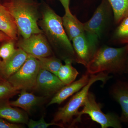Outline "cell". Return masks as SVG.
I'll use <instances>...</instances> for the list:
<instances>
[{
  "label": "cell",
  "mask_w": 128,
  "mask_h": 128,
  "mask_svg": "<svg viewBox=\"0 0 128 128\" xmlns=\"http://www.w3.org/2000/svg\"><path fill=\"white\" fill-rule=\"evenodd\" d=\"M114 37L120 43L128 44V16L121 21L115 31Z\"/></svg>",
  "instance_id": "44dd1931"
},
{
  "label": "cell",
  "mask_w": 128,
  "mask_h": 128,
  "mask_svg": "<svg viewBox=\"0 0 128 128\" xmlns=\"http://www.w3.org/2000/svg\"><path fill=\"white\" fill-rule=\"evenodd\" d=\"M82 107V110L80 111L78 116L73 120L70 127H72L80 122L82 115L87 114L92 121L100 124L102 128H122L120 118L112 113L104 114L101 110L102 105L97 102L95 96L91 92H89Z\"/></svg>",
  "instance_id": "5b68a950"
},
{
  "label": "cell",
  "mask_w": 128,
  "mask_h": 128,
  "mask_svg": "<svg viewBox=\"0 0 128 128\" xmlns=\"http://www.w3.org/2000/svg\"><path fill=\"white\" fill-rule=\"evenodd\" d=\"M107 9L105 4L102 3L96 9L92 18L84 23L86 36L90 41L97 44L107 19L108 12Z\"/></svg>",
  "instance_id": "ba28073f"
},
{
  "label": "cell",
  "mask_w": 128,
  "mask_h": 128,
  "mask_svg": "<svg viewBox=\"0 0 128 128\" xmlns=\"http://www.w3.org/2000/svg\"><path fill=\"white\" fill-rule=\"evenodd\" d=\"M111 94L121 106L122 122L128 124V83L123 81L116 82L112 88Z\"/></svg>",
  "instance_id": "5bb4252c"
},
{
  "label": "cell",
  "mask_w": 128,
  "mask_h": 128,
  "mask_svg": "<svg viewBox=\"0 0 128 128\" xmlns=\"http://www.w3.org/2000/svg\"><path fill=\"white\" fill-rule=\"evenodd\" d=\"M28 54L20 48L16 49L14 54L7 59L0 62V76L7 80L20 68L27 59Z\"/></svg>",
  "instance_id": "8fae6325"
},
{
  "label": "cell",
  "mask_w": 128,
  "mask_h": 128,
  "mask_svg": "<svg viewBox=\"0 0 128 128\" xmlns=\"http://www.w3.org/2000/svg\"></svg>",
  "instance_id": "f1b7e54d"
},
{
  "label": "cell",
  "mask_w": 128,
  "mask_h": 128,
  "mask_svg": "<svg viewBox=\"0 0 128 128\" xmlns=\"http://www.w3.org/2000/svg\"><path fill=\"white\" fill-rule=\"evenodd\" d=\"M64 86L57 76L40 68L34 89L49 96L54 95Z\"/></svg>",
  "instance_id": "30bf717a"
},
{
  "label": "cell",
  "mask_w": 128,
  "mask_h": 128,
  "mask_svg": "<svg viewBox=\"0 0 128 128\" xmlns=\"http://www.w3.org/2000/svg\"><path fill=\"white\" fill-rule=\"evenodd\" d=\"M90 75L87 72L79 80L64 86L54 95L48 104V106L56 104H60L67 98L79 91L88 83Z\"/></svg>",
  "instance_id": "7c38bea8"
},
{
  "label": "cell",
  "mask_w": 128,
  "mask_h": 128,
  "mask_svg": "<svg viewBox=\"0 0 128 128\" xmlns=\"http://www.w3.org/2000/svg\"><path fill=\"white\" fill-rule=\"evenodd\" d=\"M1 60H0V62H1Z\"/></svg>",
  "instance_id": "f546056e"
},
{
  "label": "cell",
  "mask_w": 128,
  "mask_h": 128,
  "mask_svg": "<svg viewBox=\"0 0 128 128\" xmlns=\"http://www.w3.org/2000/svg\"><path fill=\"white\" fill-rule=\"evenodd\" d=\"M0 31L12 40L18 39V30L13 17L4 5L0 4Z\"/></svg>",
  "instance_id": "9a60e30c"
},
{
  "label": "cell",
  "mask_w": 128,
  "mask_h": 128,
  "mask_svg": "<svg viewBox=\"0 0 128 128\" xmlns=\"http://www.w3.org/2000/svg\"><path fill=\"white\" fill-rule=\"evenodd\" d=\"M63 6L65 12L70 11V0H59Z\"/></svg>",
  "instance_id": "484cf974"
},
{
  "label": "cell",
  "mask_w": 128,
  "mask_h": 128,
  "mask_svg": "<svg viewBox=\"0 0 128 128\" xmlns=\"http://www.w3.org/2000/svg\"></svg>",
  "instance_id": "4dcf8cb0"
},
{
  "label": "cell",
  "mask_w": 128,
  "mask_h": 128,
  "mask_svg": "<svg viewBox=\"0 0 128 128\" xmlns=\"http://www.w3.org/2000/svg\"><path fill=\"white\" fill-rule=\"evenodd\" d=\"M128 44L120 48L104 46L98 48L87 67L90 74L100 72L121 75L128 70Z\"/></svg>",
  "instance_id": "6da1fadb"
},
{
  "label": "cell",
  "mask_w": 128,
  "mask_h": 128,
  "mask_svg": "<svg viewBox=\"0 0 128 128\" xmlns=\"http://www.w3.org/2000/svg\"><path fill=\"white\" fill-rule=\"evenodd\" d=\"M112 6L114 22L118 23L128 16V0H108Z\"/></svg>",
  "instance_id": "d6986e66"
},
{
  "label": "cell",
  "mask_w": 128,
  "mask_h": 128,
  "mask_svg": "<svg viewBox=\"0 0 128 128\" xmlns=\"http://www.w3.org/2000/svg\"><path fill=\"white\" fill-rule=\"evenodd\" d=\"M14 40H10L0 48V57L3 60L8 59L13 54L16 50L14 45Z\"/></svg>",
  "instance_id": "603a6c76"
},
{
  "label": "cell",
  "mask_w": 128,
  "mask_h": 128,
  "mask_svg": "<svg viewBox=\"0 0 128 128\" xmlns=\"http://www.w3.org/2000/svg\"><path fill=\"white\" fill-rule=\"evenodd\" d=\"M12 40L4 32L0 31V42L8 41Z\"/></svg>",
  "instance_id": "4316f807"
},
{
  "label": "cell",
  "mask_w": 128,
  "mask_h": 128,
  "mask_svg": "<svg viewBox=\"0 0 128 128\" xmlns=\"http://www.w3.org/2000/svg\"><path fill=\"white\" fill-rule=\"evenodd\" d=\"M112 78L108 74L104 72L90 74L88 83L72 96L64 106L59 108L54 115L53 122L60 124L63 127L64 124H70V125L74 120V117L76 118L78 116L79 108L84 105L92 85L98 81L105 84Z\"/></svg>",
  "instance_id": "277c9868"
},
{
  "label": "cell",
  "mask_w": 128,
  "mask_h": 128,
  "mask_svg": "<svg viewBox=\"0 0 128 128\" xmlns=\"http://www.w3.org/2000/svg\"><path fill=\"white\" fill-rule=\"evenodd\" d=\"M23 127L18 124L11 122L0 118V128H22Z\"/></svg>",
  "instance_id": "d4e9b609"
},
{
  "label": "cell",
  "mask_w": 128,
  "mask_h": 128,
  "mask_svg": "<svg viewBox=\"0 0 128 128\" xmlns=\"http://www.w3.org/2000/svg\"><path fill=\"white\" fill-rule=\"evenodd\" d=\"M3 80H2V78H1L0 76V82L2 81Z\"/></svg>",
  "instance_id": "83f0119b"
},
{
  "label": "cell",
  "mask_w": 128,
  "mask_h": 128,
  "mask_svg": "<svg viewBox=\"0 0 128 128\" xmlns=\"http://www.w3.org/2000/svg\"><path fill=\"white\" fill-rule=\"evenodd\" d=\"M40 26L52 45L62 54V57L65 60L71 59L76 62L75 52L65 32L62 18L47 6L43 12Z\"/></svg>",
  "instance_id": "7a4b0ae2"
},
{
  "label": "cell",
  "mask_w": 128,
  "mask_h": 128,
  "mask_svg": "<svg viewBox=\"0 0 128 128\" xmlns=\"http://www.w3.org/2000/svg\"><path fill=\"white\" fill-rule=\"evenodd\" d=\"M20 92L7 80L0 82V99H9Z\"/></svg>",
  "instance_id": "7402d4cb"
},
{
  "label": "cell",
  "mask_w": 128,
  "mask_h": 128,
  "mask_svg": "<svg viewBox=\"0 0 128 128\" xmlns=\"http://www.w3.org/2000/svg\"><path fill=\"white\" fill-rule=\"evenodd\" d=\"M43 97L38 96L29 93L25 90H21L18 98L15 101L10 102L12 106L21 108L25 112L29 113L34 107L43 100Z\"/></svg>",
  "instance_id": "e0dca14e"
},
{
  "label": "cell",
  "mask_w": 128,
  "mask_h": 128,
  "mask_svg": "<svg viewBox=\"0 0 128 128\" xmlns=\"http://www.w3.org/2000/svg\"><path fill=\"white\" fill-rule=\"evenodd\" d=\"M73 60L70 58L64 60L65 64L62 65L57 73V76L65 85L74 81L79 72L72 66Z\"/></svg>",
  "instance_id": "ac0fdd59"
},
{
  "label": "cell",
  "mask_w": 128,
  "mask_h": 128,
  "mask_svg": "<svg viewBox=\"0 0 128 128\" xmlns=\"http://www.w3.org/2000/svg\"><path fill=\"white\" fill-rule=\"evenodd\" d=\"M12 106L9 99H0V118L14 123L28 124V116L27 114Z\"/></svg>",
  "instance_id": "4fadbf2b"
},
{
  "label": "cell",
  "mask_w": 128,
  "mask_h": 128,
  "mask_svg": "<svg viewBox=\"0 0 128 128\" xmlns=\"http://www.w3.org/2000/svg\"><path fill=\"white\" fill-rule=\"evenodd\" d=\"M72 41L76 54V62L86 68L98 50V44L90 41L85 32L73 38Z\"/></svg>",
  "instance_id": "9c48e42d"
},
{
  "label": "cell",
  "mask_w": 128,
  "mask_h": 128,
  "mask_svg": "<svg viewBox=\"0 0 128 128\" xmlns=\"http://www.w3.org/2000/svg\"><path fill=\"white\" fill-rule=\"evenodd\" d=\"M62 19L65 32L70 41L85 32L84 23L80 22L70 11L65 12Z\"/></svg>",
  "instance_id": "2e32d148"
},
{
  "label": "cell",
  "mask_w": 128,
  "mask_h": 128,
  "mask_svg": "<svg viewBox=\"0 0 128 128\" xmlns=\"http://www.w3.org/2000/svg\"><path fill=\"white\" fill-rule=\"evenodd\" d=\"M56 125L63 128L60 124L52 122L51 123H47L45 121L44 117L42 116L41 118L38 121H34L32 119H30L28 121V126L30 128H46L49 126Z\"/></svg>",
  "instance_id": "cb8c5ba5"
},
{
  "label": "cell",
  "mask_w": 128,
  "mask_h": 128,
  "mask_svg": "<svg viewBox=\"0 0 128 128\" xmlns=\"http://www.w3.org/2000/svg\"><path fill=\"white\" fill-rule=\"evenodd\" d=\"M18 46L28 55L36 58L50 57L52 53L44 33L33 34L28 38H22L18 43Z\"/></svg>",
  "instance_id": "52a82bcc"
},
{
  "label": "cell",
  "mask_w": 128,
  "mask_h": 128,
  "mask_svg": "<svg viewBox=\"0 0 128 128\" xmlns=\"http://www.w3.org/2000/svg\"><path fill=\"white\" fill-rule=\"evenodd\" d=\"M13 17L18 33L24 38L44 33L38 22L39 16L36 4L31 0H9L4 4Z\"/></svg>",
  "instance_id": "3957f363"
},
{
  "label": "cell",
  "mask_w": 128,
  "mask_h": 128,
  "mask_svg": "<svg viewBox=\"0 0 128 128\" xmlns=\"http://www.w3.org/2000/svg\"><path fill=\"white\" fill-rule=\"evenodd\" d=\"M36 58L38 60L40 68L46 70L56 76L63 65L60 60L55 57H38Z\"/></svg>",
  "instance_id": "ffe728a7"
},
{
  "label": "cell",
  "mask_w": 128,
  "mask_h": 128,
  "mask_svg": "<svg viewBox=\"0 0 128 128\" xmlns=\"http://www.w3.org/2000/svg\"><path fill=\"white\" fill-rule=\"evenodd\" d=\"M40 69L38 60L36 57L28 55L22 66L7 80L19 90L34 89Z\"/></svg>",
  "instance_id": "8992f818"
}]
</instances>
